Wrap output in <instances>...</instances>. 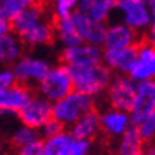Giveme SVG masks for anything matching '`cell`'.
<instances>
[{"mask_svg":"<svg viewBox=\"0 0 155 155\" xmlns=\"http://www.w3.org/2000/svg\"><path fill=\"white\" fill-rule=\"evenodd\" d=\"M138 131H140V135L144 140V142H151L155 138V111L147 115L144 120H142L138 125Z\"/></svg>","mask_w":155,"mask_h":155,"instance_id":"484cf974","label":"cell"},{"mask_svg":"<svg viewBox=\"0 0 155 155\" xmlns=\"http://www.w3.org/2000/svg\"><path fill=\"white\" fill-rule=\"evenodd\" d=\"M150 13H151V21L150 27L145 31V40L155 46V0H150Z\"/></svg>","mask_w":155,"mask_h":155,"instance_id":"f1b7e54d","label":"cell"},{"mask_svg":"<svg viewBox=\"0 0 155 155\" xmlns=\"http://www.w3.org/2000/svg\"><path fill=\"white\" fill-rule=\"evenodd\" d=\"M53 64L47 57L38 54H23L12 66L16 81L23 85H38L47 75Z\"/></svg>","mask_w":155,"mask_h":155,"instance_id":"5b68a950","label":"cell"},{"mask_svg":"<svg viewBox=\"0 0 155 155\" xmlns=\"http://www.w3.org/2000/svg\"><path fill=\"white\" fill-rule=\"evenodd\" d=\"M70 131L73 135L81 140H87V141H93L97 138L100 132H101V125H100V113L95 110L84 114L83 117L75 122L73 127H70Z\"/></svg>","mask_w":155,"mask_h":155,"instance_id":"ffe728a7","label":"cell"},{"mask_svg":"<svg viewBox=\"0 0 155 155\" xmlns=\"http://www.w3.org/2000/svg\"><path fill=\"white\" fill-rule=\"evenodd\" d=\"M142 2H147V3H148V2H150V0H142Z\"/></svg>","mask_w":155,"mask_h":155,"instance_id":"8d00e7d4","label":"cell"},{"mask_svg":"<svg viewBox=\"0 0 155 155\" xmlns=\"http://www.w3.org/2000/svg\"><path fill=\"white\" fill-rule=\"evenodd\" d=\"M31 97L33 94L27 85L16 83L5 90H0V110L12 115L19 114Z\"/></svg>","mask_w":155,"mask_h":155,"instance_id":"2e32d148","label":"cell"},{"mask_svg":"<svg viewBox=\"0 0 155 155\" xmlns=\"http://www.w3.org/2000/svg\"><path fill=\"white\" fill-rule=\"evenodd\" d=\"M54 40L61 48L74 47L77 44L83 43L80 36H78L77 28H75L73 17L56 19V21H54Z\"/></svg>","mask_w":155,"mask_h":155,"instance_id":"d6986e66","label":"cell"},{"mask_svg":"<svg viewBox=\"0 0 155 155\" xmlns=\"http://www.w3.org/2000/svg\"><path fill=\"white\" fill-rule=\"evenodd\" d=\"M128 75L135 83L155 80V46L145 38L137 46V60Z\"/></svg>","mask_w":155,"mask_h":155,"instance_id":"8fae6325","label":"cell"},{"mask_svg":"<svg viewBox=\"0 0 155 155\" xmlns=\"http://www.w3.org/2000/svg\"><path fill=\"white\" fill-rule=\"evenodd\" d=\"M0 155H5V144L0 140Z\"/></svg>","mask_w":155,"mask_h":155,"instance_id":"836d02e7","label":"cell"},{"mask_svg":"<svg viewBox=\"0 0 155 155\" xmlns=\"http://www.w3.org/2000/svg\"><path fill=\"white\" fill-rule=\"evenodd\" d=\"M140 34L122 21L107 24V33L104 40V50H117V48L135 47L140 43Z\"/></svg>","mask_w":155,"mask_h":155,"instance_id":"9a60e30c","label":"cell"},{"mask_svg":"<svg viewBox=\"0 0 155 155\" xmlns=\"http://www.w3.org/2000/svg\"><path fill=\"white\" fill-rule=\"evenodd\" d=\"M80 0H50V13L54 19L71 17L78 12Z\"/></svg>","mask_w":155,"mask_h":155,"instance_id":"d4e9b609","label":"cell"},{"mask_svg":"<svg viewBox=\"0 0 155 155\" xmlns=\"http://www.w3.org/2000/svg\"><path fill=\"white\" fill-rule=\"evenodd\" d=\"M152 111H155V80L138 83L135 100L130 110L132 124L138 125Z\"/></svg>","mask_w":155,"mask_h":155,"instance_id":"5bb4252c","label":"cell"},{"mask_svg":"<svg viewBox=\"0 0 155 155\" xmlns=\"http://www.w3.org/2000/svg\"><path fill=\"white\" fill-rule=\"evenodd\" d=\"M46 155H91L93 141L81 140L71 131H63L43 141Z\"/></svg>","mask_w":155,"mask_h":155,"instance_id":"8992f818","label":"cell"},{"mask_svg":"<svg viewBox=\"0 0 155 155\" xmlns=\"http://www.w3.org/2000/svg\"><path fill=\"white\" fill-rule=\"evenodd\" d=\"M63 130H64V127L61 125L60 122L57 121V120H54V118H51V120L40 130V132H41V135L44 137V140H46V138H50V137H54V135H57V134H60Z\"/></svg>","mask_w":155,"mask_h":155,"instance_id":"83f0119b","label":"cell"},{"mask_svg":"<svg viewBox=\"0 0 155 155\" xmlns=\"http://www.w3.org/2000/svg\"><path fill=\"white\" fill-rule=\"evenodd\" d=\"M94 110V98L80 91H71L60 101L53 103V118L63 127H73L84 114Z\"/></svg>","mask_w":155,"mask_h":155,"instance_id":"3957f363","label":"cell"},{"mask_svg":"<svg viewBox=\"0 0 155 155\" xmlns=\"http://www.w3.org/2000/svg\"><path fill=\"white\" fill-rule=\"evenodd\" d=\"M12 31L19 36L26 47H46L54 40V23L48 10L37 3L12 21Z\"/></svg>","mask_w":155,"mask_h":155,"instance_id":"6da1fadb","label":"cell"},{"mask_svg":"<svg viewBox=\"0 0 155 155\" xmlns=\"http://www.w3.org/2000/svg\"><path fill=\"white\" fill-rule=\"evenodd\" d=\"M137 155H145V152H140V154H137Z\"/></svg>","mask_w":155,"mask_h":155,"instance_id":"d590c367","label":"cell"},{"mask_svg":"<svg viewBox=\"0 0 155 155\" xmlns=\"http://www.w3.org/2000/svg\"><path fill=\"white\" fill-rule=\"evenodd\" d=\"M103 57L104 51L101 50V47L87 44V43H80L74 47L63 48L61 51V61L68 68L100 64L103 63Z\"/></svg>","mask_w":155,"mask_h":155,"instance_id":"30bf717a","label":"cell"},{"mask_svg":"<svg viewBox=\"0 0 155 155\" xmlns=\"http://www.w3.org/2000/svg\"><path fill=\"white\" fill-rule=\"evenodd\" d=\"M24 44L13 31L0 36V66L12 67L23 56Z\"/></svg>","mask_w":155,"mask_h":155,"instance_id":"ac0fdd59","label":"cell"},{"mask_svg":"<svg viewBox=\"0 0 155 155\" xmlns=\"http://www.w3.org/2000/svg\"><path fill=\"white\" fill-rule=\"evenodd\" d=\"M16 77H14V73L12 70V67H0V90H5L10 85L16 84Z\"/></svg>","mask_w":155,"mask_h":155,"instance_id":"4316f807","label":"cell"},{"mask_svg":"<svg viewBox=\"0 0 155 155\" xmlns=\"http://www.w3.org/2000/svg\"><path fill=\"white\" fill-rule=\"evenodd\" d=\"M9 31H12V23H9V21H6V20H3V19H0V36L9 33Z\"/></svg>","mask_w":155,"mask_h":155,"instance_id":"4dcf8cb0","label":"cell"},{"mask_svg":"<svg viewBox=\"0 0 155 155\" xmlns=\"http://www.w3.org/2000/svg\"><path fill=\"white\" fill-rule=\"evenodd\" d=\"M73 84L75 91H80L90 97H98L105 94L108 85L113 80V71L110 70L104 63L85 67H74L70 68Z\"/></svg>","mask_w":155,"mask_h":155,"instance_id":"7a4b0ae2","label":"cell"},{"mask_svg":"<svg viewBox=\"0 0 155 155\" xmlns=\"http://www.w3.org/2000/svg\"><path fill=\"white\" fill-rule=\"evenodd\" d=\"M95 155H114L111 152H100V154H95Z\"/></svg>","mask_w":155,"mask_h":155,"instance_id":"e575fe53","label":"cell"},{"mask_svg":"<svg viewBox=\"0 0 155 155\" xmlns=\"http://www.w3.org/2000/svg\"><path fill=\"white\" fill-rule=\"evenodd\" d=\"M12 114L6 113V111H3V110H0V121H3V120H6L7 117H10Z\"/></svg>","mask_w":155,"mask_h":155,"instance_id":"1f68e13d","label":"cell"},{"mask_svg":"<svg viewBox=\"0 0 155 155\" xmlns=\"http://www.w3.org/2000/svg\"><path fill=\"white\" fill-rule=\"evenodd\" d=\"M137 60V46L117 50H104L103 63L117 74H130Z\"/></svg>","mask_w":155,"mask_h":155,"instance_id":"e0dca14e","label":"cell"},{"mask_svg":"<svg viewBox=\"0 0 155 155\" xmlns=\"http://www.w3.org/2000/svg\"><path fill=\"white\" fill-rule=\"evenodd\" d=\"M142 144L144 140L140 135V131L137 125L132 124L127 130V132L117 140L115 145V154L117 155H137L142 152Z\"/></svg>","mask_w":155,"mask_h":155,"instance_id":"7402d4cb","label":"cell"},{"mask_svg":"<svg viewBox=\"0 0 155 155\" xmlns=\"http://www.w3.org/2000/svg\"><path fill=\"white\" fill-rule=\"evenodd\" d=\"M38 94L43 95L51 103L60 101L68 95L71 91H74L73 77L71 71L66 64H54L43 78V81L37 85Z\"/></svg>","mask_w":155,"mask_h":155,"instance_id":"277c9868","label":"cell"},{"mask_svg":"<svg viewBox=\"0 0 155 155\" xmlns=\"http://www.w3.org/2000/svg\"><path fill=\"white\" fill-rule=\"evenodd\" d=\"M37 3L38 0H0V19L12 23L17 16Z\"/></svg>","mask_w":155,"mask_h":155,"instance_id":"603a6c76","label":"cell"},{"mask_svg":"<svg viewBox=\"0 0 155 155\" xmlns=\"http://www.w3.org/2000/svg\"><path fill=\"white\" fill-rule=\"evenodd\" d=\"M38 137H40V134H38L37 130H34L31 127H27L24 124H19L12 131L10 140H12V144L19 150V148H23V147L31 145L34 142H37Z\"/></svg>","mask_w":155,"mask_h":155,"instance_id":"cb8c5ba5","label":"cell"},{"mask_svg":"<svg viewBox=\"0 0 155 155\" xmlns=\"http://www.w3.org/2000/svg\"><path fill=\"white\" fill-rule=\"evenodd\" d=\"M145 155H155V145H151L148 150H147Z\"/></svg>","mask_w":155,"mask_h":155,"instance_id":"d6a6232c","label":"cell"},{"mask_svg":"<svg viewBox=\"0 0 155 155\" xmlns=\"http://www.w3.org/2000/svg\"><path fill=\"white\" fill-rule=\"evenodd\" d=\"M16 155H46V152H44V148H43V142L37 141L31 144V145L19 148Z\"/></svg>","mask_w":155,"mask_h":155,"instance_id":"f546056e","label":"cell"},{"mask_svg":"<svg viewBox=\"0 0 155 155\" xmlns=\"http://www.w3.org/2000/svg\"><path fill=\"white\" fill-rule=\"evenodd\" d=\"M117 3L118 0H80L78 10L94 20L105 23L117 10Z\"/></svg>","mask_w":155,"mask_h":155,"instance_id":"44dd1931","label":"cell"},{"mask_svg":"<svg viewBox=\"0 0 155 155\" xmlns=\"http://www.w3.org/2000/svg\"><path fill=\"white\" fill-rule=\"evenodd\" d=\"M148 3L142 0H118L117 3V12L121 21L138 34L145 33L150 27L151 13Z\"/></svg>","mask_w":155,"mask_h":155,"instance_id":"ba28073f","label":"cell"},{"mask_svg":"<svg viewBox=\"0 0 155 155\" xmlns=\"http://www.w3.org/2000/svg\"><path fill=\"white\" fill-rule=\"evenodd\" d=\"M100 125L101 132L107 138L118 140L132 125V120L128 111L108 107L100 113Z\"/></svg>","mask_w":155,"mask_h":155,"instance_id":"4fadbf2b","label":"cell"},{"mask_svg":"<svg viewBox=\"0 0 155 155\" xmlns=\"http://www.w3.org/2000/svg\"><path fill=\"white\" fill-rule=\"evenodd\" d=\"M73 21L75 24V28L78 31L81 41L93 46L103 47L104 40H105V33H107V24L98 20H94L90 17L88 14L83 12H75L73 16Z\"/></svg>","mask_w":155,"mask_h":155,"instance_id":"7c38bea8","label":"cell"},{"mask_svg":"<svg viewBox=\"0 0 155 155\" xmlns=\"http://www.w3.org/2000/svg\"><path fill=\"white\" fill-rule=\"evenodd\" d=\"M17 117L20 124L40 131L53 118V103L40 94H33L28 103L20 110Z\"/></svg>","mask_w":155,"mask_h":155,"instance_id":"9c48e42d","label":"cell"},{"mask_svg":"<svg viewBox=\"0 0 155 155\" xmlns=\"http://www.w3.org/2000/svg\"><path fill=\"white\" fill-rule=\"evenodd\" d=\"M137 84L138 83H135L127 74L114 75L105 91V98L108 101V105L130 113L134 100H135Z\"/></svg>","mask_w":155,"mask_h":155,"instance_id":"52a82bcc","label":"cell"}]
</instances>
